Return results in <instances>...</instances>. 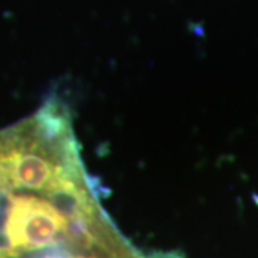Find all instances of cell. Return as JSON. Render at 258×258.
I'll use <instances>...</instances> for the list:
<instances>
[{
  "instance_id": "1",
  "label": "cell",
  "mask_w": 258,
  "mask_h": 258,
  "mask_svg": "<svg viewBox=\"0 0 258 258\" xmlns=\"http://www.w3.org/2000/svg\"><path fill=\"white\" fill-rule=\"evenodd\" d=\"M101 208L72 113L59 95L0 129V258L62 245Z\"/></svg>"
},
{
  "instance_id": "2",
  "label": "cell",
  "mask_w": 258,
  "mask_h": 258,
  "mask_svg": "<svg viewBox=\"0 0 258 258\" xmlns=\"http://www.w3.org/2000/svg\"><path fill=\"white\" fill-rule=\"evenodd\" d=\"M23 258H147V255L139 252L119 231L102 240L55 247Z\"/></svg>"
}]
</instances>
